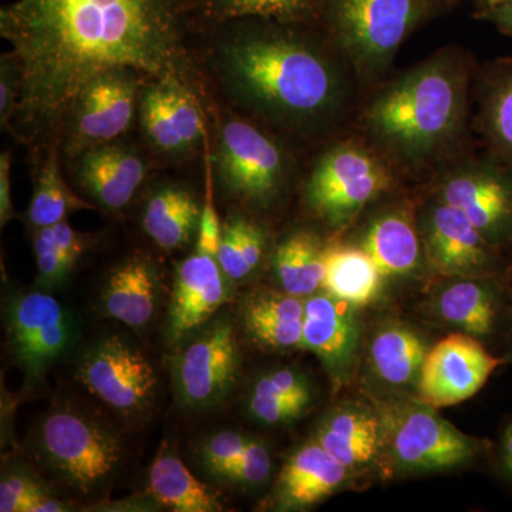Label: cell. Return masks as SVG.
<instances>
[{
    "mask_svg": "<svg viewBox=\"0 0 512 512\" xmlns=\"http://www.w3.org/2000/svg\"><path fill=\"white\" fill-rule=\"evenodd\" d=\"M384 276L359 245H335L325 249L323 289L339 301L360 308L375 301Z\"/></svg>",
    "mask_w": 512,
    "mask_h": 512,
    "instance_id": "obj_25",
    "label": "cell"
},
{
    "mask_svg": "<svg viewBox=\"0 0 512 512\" xmlns=\"http://www.w3.org/2000/svg\"><path fill=\"white\" fill-rule=\"evenodd\" d=\"M309 403L311 402H305V400L274 399V397L251 393L249 412L256 420L275 426V424L288 423V421L301 416Z\"/></svg>",
    "mask_w": 512,
    "mask_h": 512,
    "instance_id": "obj_40",
    "label": "cell"
},
{
    "mask_svg": "<svg viewBox=\"0 0 512 512\" xmlns=\"http://www.w3.org/2000/svg\"><path fill=\"white\" fill-rule=\"evenodd\" d=\"M252 393L274 399L305 400L311 402V387L308 380L293 369L274 370L259 377Z\"/></svg>",
    "mask_w": 512,
    "mask_h": 512,
    "instance_id": "obj_36",
    "label": "cell"
},
{
    "mask_svg": "<svg viewBox=\"0 0 512 512\" xmlns=\"http://www.w3.org/2000/svg\"><path fill=\"white\" fill-rule=\"evenodd\" d=\"M390 184L382 161L357 144H339L313 168L305 197L309 207L330 227L350 224Z\"/></svg>",
    "mask_w": 512,
    "mask_h": 512,
    "instance_id": "obj_6",
    "label": "cell"
},
{
    "mask_svg": "<svg viewBox=\"0 0 512 512\" xmlns=\"http://www.w3.org/2000/svg\"><path fill=\"white\" fill-rule=\"evenodd\" d=\"M426 12V0H329L330 35L359 76L372 79L392 63Z\"/></svg>",
    "mask_w": 512,
    "mask_h": 512,
    "instance_id": "obj_4",
    "label": "cell"
},
{
    "mask_svg": "<svg viewBox=\"0 0 512 512\" xmlns=\"http://www.w3.org/2000/svg\"><path fill=\"white\" fill-rule=\"evenodd\" d=\"M249 441L251 439L237 431H220L202 443V464L212 476L228 478L237 468Z\"/></svg>",
    "mask_w": 512,
    "mask_h": 512,
    "instance_id": "obj_34",
    "label": "cell"
},
{
    "mask_svg": "<svg viewBox=\"0 0 512 512\" xmlns=\"http://www.w3.org/2000/svg\"><path fill=\"white\" fill-rule=\"evenodd\" d=\"M484 120L495 144L512 157V73L495 80L488 90Z\"/></svg>",
    "mask_w": 512,
    "mask_h": 512,
    "instance_id": "obj_33",
    "label": "cell"
},
{
    "mask_svg": "<svg viewBox=\"0 0 512 512\" xmlns=\"http://www.w3.org/2000/svg\"><path fill=\"white\" fill-rule=\"evenodd\" d=\"M467 89L463 59L437 53L377 93L366 109L367 133L397 163L427 164L463 128Z\"/></svg>",
    "mask_w": 512,
    "mask_h": 512,
    "instance_id": "obj_3",
    "label": "cell"
},
{
    "mask_svg": "<svg viewBox=\"0 0 512 512\" xmlns=\"http://www.w3.org/2000/svg\"><path fill=\"white\" fill-rule=\"evenodd\" d=\"M487 2L490 3L491 6H497L505 2V0H487Z\"/></svg>",
    "mask_w": 512,
    "mask_h": 512,
    "instance_id": "obj_48",
    "label": "cell"
},
{
    "mask_svg": "<svg viewBox=\"0 0 512 512\" xmlns=\"http://www.w3.org/2000/svg\"><path fill=\"white\" fill-rule=\"evenodd\" d=\"M353 309L328 292L305 299L302 349L315 353L336 375L349 366L355 353L359 328Z\"/></svg>",
    "mask_w": 512,
    "mask_h": 512,
    "instance_id": "obj_20",
    "label": "cell"
},
{
    "mask_svg": "<svg viewBox=\"0 0 512 512\" xmlns=\"http://www.w3.org/2000/svg\"><path fill=\"white\" fill-rule=\"evenodd\" d=\"M239 350L224 320L205 329L171 362L175 392L184 406L208 409L224 399L237 380Z\"/></svg>",
    "mask_w": 512,
    "mask_h": 512,
    "instance_id": "obj_10",
    "label": "cell"
},
{
    "mask_svg": "<svg viewBox=\"0 0 512 512\" xmlns=\"http://www.w3.org/2000/svg\"><path fill=\"white\" fill-rule=\"evenodd\" d=\"M437 198L463 212L487 238L503 231L512 218V187L487 168L464 165L451 171Z\"/></svg>",
    "mask_w": 512,
    "mask_h": 512,
    "instance_id": "obj_16",
    "label": "cell"
},
{
    "mask_svg": "<svg viewBox=\"0 0 512 512\" xmlns=\"http://www.w3.org/2000/svg\"><path fill=\"white\" fill-rule=\"evenodd\" d=\"M289 23L239 29L221 47L222 82L239 103L298 133L333 123L349 100L343 64Z\"/></svg>",
    "mask_w": 512,
    "mask_h": 512,
    "instance_id": "obj_2",
    "label": "cell"
},
{
    "mask_svg": "<svg viewBox=\"0 0 512 512\" xmlns=\"http://www.w3.org/2000/svg\"><path fill=\"white\" fill-rule=\"evenodd\" d=\"M382 439V423L375 414L353 404L330 412L315 434L320 446L349 471L372 463Z\"/></svg>",
    "mask_w": 512,
    "mask_h": 512,
    "instance_id": "obj_21",
    "label": "cell"
},
{
    "mask_svg": "<svg viewBox=\"0 0 512 512\" xmlns=\"http://www.w3.org/2000/svg\"><path fill=\"white\" fill-rule=\"evenodd\" d=\"M53 239H55L57 248L60 249L64 259L73 266L77 264L84 251H86L87 242L79 232L74 231L66 221L59 222V224L52 225Z\"/></svg>",
    "mask_w": 512,
    "mask_h": 512,
    "instance_id": "obj_42",
    "label": "cell"
},
{
    "mask_svg": "<svg viewBox=\"0 0 512 512\" xmlns=\"http://www.w3.org/2000/svg\"><path fill=\"white\" fill-rule=\"evenodd\" d=\"M217 261L224 275L231 281H244L252 274L242 251L239 218H234L225 225L217 252Z\"/></svg>",
    "mask_w": 512,
    "mask_h": 512,
    "instance_id": "obj_37",
    "label": "cell"
},
{
    "mask_svg": "<svg viewBox=\"0 0 512 512\" xmlns=\"http://www.w3.org/2000/svg\"><path fill=\"white\" fill-rule=\"evenodd\" d=\"M140 111L147 137L164 153H184L204 137L200 99L183 89L151 83L141 99Z\"/></svg>",
    "mask_w": 512,
    "mask_h": 512,
    "instance_id": "obj_17",
    "label": "cell"
},
{
    "mask_svg": "<svg viewBox=\"0 0 512 512\" xmlns=\"http://www.w3.org/2000/svg\"><path fill=\"white\" fill-rule=\"evenodd\" d=\"M80 210H94V205L77 197L70 190L60 171L57 144H53L40 168L35 192L30 201V224L37 229L52 227L66 220L70 212Z\"/></svg>",
    "mask_w": 512,
    "mask_h": 512,
    "instance_id": "obj_30",
    "label": "cell"
},
{
    "mask_svg": "<svg viewBox=\"0 0 512 512\" xmlns=\"http://www.w3.org/2000/svg\"><path fill=\"white\" fill-rule=\"evenodd\" d=\"M141 77L119 70L103 74L84 90L64 128L67 154L80 156L126 133L134 119Z\"/></svg>",
    "mask_w": 512,
    "mask_h": 512,
    "instance_id": "obj_11",
    "label": "cell"
},
{
    "mask_svg": "<svg viewBox=\"0 0 512 512\" xmlns=\"http://www.w3.org/2000/svg\"><path fill=\"white\" fill-rule=\"evenodd\" d=\"M181 0H15L0 35L15 69L13 127L26 143L56 144L74 104L103 74L130 70L200 99L202 83Z\"/></svg>",
    "mask_w": 512,
    "mask_h": 512,
    "instance_id": "obj_1",
    "label": "cell"
},
{
    "mask_svg": "<svg viewBox=\"0 0 512 512\" xmlns=\"http://www.w3.org/2000/svg\"><path fill=\"white\" fill-rule=\"evenodd\" d=\"M158 288L157 268L150 259H127L111 271L104 286V312L130 328H143L156 313Z\"/></svg>",
    "mask_w": 512,
    "mask_h": 512,
    "instance_id": "obj_23",
    "label": "cell"
},
{
    "mask_svg": "<svg viewBox=\"0 0 512 512\" xmlns=\"http://www.w3.org/2000/svg\"><path fill=\"white\" fill-rule=\"evenodd\" d=\"M383 437L397 466L404 470H439L458 466L476 446L426 403H406L382 421Z\"/></svg>",
    "mask_w": 512,
    "mask_h": 512,
    "instance_id": "obj_7",
    "label": "cell"
},
{
    "mask_svg": "<svg viewBox=\"0 0 512 512\" xmlns=\"http://www.w3.org/2000/svg\"><path fill=\"white\" fill-rule=\"evenodd\" d=\"M437 312L471 336L490 335L497 315L493 295L476 281L448 285L437 299Z\"/></svg>",
    "mask_w": 512,
    "mask_h": 512,
    "instance_id": "obj_31",
    "label": "cell"
},
{
    "mask_svg": "<svg viewBox=\"0 0 512 512\" xmlns=\"http://www.w3.org/2000/svg\"><path fill=\"white\" fill-rule=\"evenodd\" d=\"M10 165L12 156L9 151H3L0 156V222L5 227L6 222L13 217L12 195H10Z\"/></svg>",
    "mask_w": 512,
    "mask_h": 512,
    "instance_id": "obj_44",
    "label": "cell"
},
{
    "mask_svg": "<svg viewBox=\"0 0 512 512\" xmlns=\"http://www.w3.org/2000/svg\"><path fill=\"white\" fill-rule=\"evenodd\" d=\"M426 356L420 336L402 325L380 329L370 345V362L376 375L396 387L419 382Z\"/></svg>",
    "mask_w": 512,
    "mask_h": 512,
    "instance_id": "obj_29",
    "label": "cell"
},
{
    "mask_svg": "<svg viewBox=\"0 0 512 512\" xmlns=\"http://www.w3.org/2000/svg\"><path fill=\"white\" fill-rule=\"evenodd\" d=\"M319 0H214L207 19L224 23L239 19L298 23L313 15Z\"/></svg>",
    "mask_w": 512,
    "mask_h": 512,
    "instance_id": "obj_32",
    "label": "cell"
},
{
    "mask_svg": "<svg viewBox=\"0 0 512 512\" xmlns=\"http://www.w3.org/2000/svg\"><path fill=\"white\" fill-rule=\"evenodd\" d=\"M349 470L330 456L318 441L299 447L282 467L274 500L281 510H303L336 493Z\"/></svg>",
    "mask_w": 512,
    "mask_h": 512,
    "instance_id": "obj_19",
    "label": "cell"
},
{
    "mask_svg": "<svg viewBox=\"0 0 512 512\" xmlns=\"http://www.w3.org/2000/svg\"><path fill=\"white\" fill-rule=\"evenodd\" d=\"M45 493L42 485L26 474H9L0 484V511L30 512L37 497Z\"/></svg>",
    "mask_w": 512,
    "mask_h": 512,
    "instance_id": "obj_38",
    "label": "cell"
},
{
    "mask_svg": "<svg viewBox=\"0 0 512 512\" xmlns=\"http://www.w3.org/2000/svg\"><path fill=\"white\" fill-rule=\"evenodd\" d=\"M357 245L373 259L384 278L412 274L420 264V235L406 210L397 208L377 215Z\"/></svg>",
    "mask_w": 512,
    "mask_h": 512,
    "instance_id": "obj_22",
    "label": "cell"
},
{
    "mask_svg": "<svg viewBox=\"0 0 512 512\" xmlns=\"http://www.w3.org/2000/svg\"><path fill=\"white\" fill-rule=\"evenodd\" d=\"M33 248H35L40 285L46 286V288L59 285L72 271V266L57 248L50 227L40 228L37 231Z\"/></svg>",
    "mask_w": 512,
    "mask_h": 512,
    "instance_id": "obj_35",
    "label": "cell"
},
{
    "mask_svg": "<svg viewBox=\"0 0 512 512\" xmlns=\"http://www.w3.org/2000/svg\"><path fill=\"white\" fill-rule=\"evenodd\" d=\"M493 8L494 18L497 19V22L512 33V0H505Z\"/></svg>",
    "mask_w": 512,
    "mask_h": 512,
    "instance_id": "obj_45",
    "label": "cell"
},
{
    "mask_svg": "<svg viewBox=\"0 0 512 512\" xmlns=\"http://www.w3.org/2000/svg\"><path fill=\"white\" fill-rule=\"evenodd\" d=\"M271 471L272 458L268 448L259 441L251 440L245 448L237 468L229 474L227 480L247 485V487H256L268 480Z\"/></svg>",
    "mask_w": 512,
    "mask_h": 512,
    "instance_id": "obj_39",
    "label": "cell"
},
{
    "mask_svg": "<svg viewBox=\"0 0 512 512\" xmlns=\"http://www.w3.org/2000/svg\"><path fill=\"white\" fill-rule=\"evenodd\" d=\"M423 232L431 264L441 274L474 275L490 262L488 238L463 212L439 198L424 215Z\"/></svg>",
    "mask_w": 512,
    "mask_h": 512,
    "instance_id": "obj_14",
    "label": "cell"
},
{
    "mask_svg": "<svg viewBox=\"0 0 512 512\" xmlns=\"http://www.w3.org/2000/svg\"><path fill=\"white\" fill-rule=\"evenodd\" d=\"M325 247L315 234L293 232L279 244L274 268L284 292L306 299L323 288Z\"/></svg>",
    "mask_w": 512,
    "mask_h": 512,
    "instance_id": "obj_28",
    "label": "cell"
},
{
    "mask_svg": "<svg viewBox=\"0 0 512 512\" xmlns=\"http://www.w3.org/2000/svg\"><path fill=\"white\" fill-rule=\"evenodd\" d=\"M80 382L101 402L120 413H143L154 399L157 375L140 350L111 336L84 355Z\"/></svg>",
    "mask_w": 512,
    "mask_h": 512,
    "instance_id": "obj_12",
    "label": "cell"
},
{
    "mask_svg": "<svg viewBox=\"0 0 512 512\" xmlns=\"http://www.w3.org/2000/svg\"><path fill=\"white\" fill-rule=\"evenodd\" d=\"M249 335L274 349L302 348L305 299L291 293H261L244 306Z\"/></svg>",
    "mask_w": 512,
    "mask_h": 512,
    "instance_id": "obj_24",
    "label": "cell"
},
{
    "mask_svg": "<svg viewBox=\"0 0 512 512\" xmlns=\"http://www.w3.org/2000/svg\"><path fill=\"white\" fill-rule=\"evenodd\" d=\"M217 165L225 187L241 200L266 204L284 184L288 161L281 147L244 120H229L221 130Z\"/></svg>",
    "mask_w": 512,
    "mask_h": 512,
    "instance_id": "obj_8",
    "label": "cell"
},
{
    "mask_svg": "<svg viewBox=\"0 0 512 512\" xmlns=\"http://www.w3.org/2000/svg\"><path fill=\"white\" fill-rule=\"evenodd\" d=\"M6 318L10 349L28 380L40 379L73 345L72 319L47 293L13 296Z\"/></svg>",
    "mask_w": 512,
    "mask_h": 512,
    "instance_id": "obj_9",
    "label": "cell"
},
{
    "mask_svg": "<svg viewBox=\"0 0 512 512\" xmlns=\"http://www.w3.org/2000/svg\"><path fill=\"white\" fill-rule=\"evenodd\" d=\"M36 444L46 466L83 494L106 483L123 458V447L113 431L73 409L47 414L37 429Z\"/></svg>",
    "mask_w": 512,
    "mask_h": 512,
    "instance_id": "obj_5",
    "label": "cell"
},
{
    "mask_svg": "<svg viewBox=\"0 0 512 512\" xmlns=\"http://www.w3.org/2000/svg\"><path fill=\"white\" fill-rule=\"evenodd\" d=\"M503 456L505 467H507L508 473L512 474V424L505 431Z\"/></svg>",
    "mask_w": 512,
    "mask_h": 512,
    "instance_id": "obj_47",
    "label": "cell"
},
{
    "mask_svg": "<svg viewBox=\"0 0 512 512\" xmlns=\"http://www.w3.org/2000/svg\"><path fill=\"white\" fill-rule=\"evenodd\" d=\"M16 99H18V82H16L15 69L8 57L3 56L2 79H0V117L2 127L9 126L15 113Z\"/></svg>",
    "mask_w": 512,
    "mask_h": 512,
    "instance_id": "obj_43",
    "label": "cell"
},
{
    "mask_svg": "<svg viewBox=\"0 0 512 512\" xmlns=\"http://www.w3.org/2000/svg\"><path fill=\"white\" fill-rule=\"evenodd\" d=\"M202 208L194 195L181 187H164L148 201L143 227L158 247L173 251L191 241L200 228Z\"/></svg>",
    "mask_w": 512,
    "mask_h": 512,
    "instance_id": "obj_26",
    "label": "cell"
},
{
    "mask_svg": "<svg viewBox=\"0 0 512 512\" xmlns=\"http://www.w3.org/2000/svg\"><path fill=\"white\" fill-rule=\"evenodd\" d=\"M214 0H181L184 8L188 10V13H197L201 18L207 19L208 12Z\"/></svg>",
    "mask_w": 512,
    "mask_h": 512,
    "instance_id": "obj_46",
    "label": "cell"
},
{
    "mask_svg": "<svg viewBox=\"0 0 512 512\" xmlns=\"http://www.w3.org/2000/svg\"><path fill=\"white\" fill-rule=\"evenodd\" d=\"M148 487L158 504L177 512L224 510L217 494L192 476L183 461L163 451L148 473Z\"/></svg>",
    "mask_w": 512,
    "mask_h": 512,
    "instance_id": "obj_27",
    "label": "cell"
},
{
    "mask_svg": "<svg viewBox=\"0 0 512 512\" xmlns=\"http://www.w3.org/2000/svg\"><path fill=\"white\" fill-rule=\"evenodd\" d=\"M500 365L501 360L490 355L473 336H448L427 353L417 382L419 400L434 409L464 402Z\"/></svg>",
    "mask_w": 512,
    "mask_h": 512,
    "instance_id": "obj_13",
    "label": "cell"
},
{
    "mask_svg": "<svg viewBox=\"0 0 512 512\" xmlns=\"http://www.w3.org/2000/svg\"><path fill=\"white\" fill-rule=\"evenodd\" d=\"M77 158L80 187L106 210L126 207L146 178V163L134 151L117 144L90 148Z\"/></svg>",
    "mask_w": 512,
    "mask_h": 512,
    "instance_id": "obj_18",
    "label": "cell"
},
{
    "mask_svg": "<svg viewBox=\"0 0 512 512\" xmlns=\"http://www.w3.org/2000/svg\"><path fill=\"white\" fill-rule=\"evenodd\" d=\"M217 258L198 251L175 271L167 335L177 343L201 328L227 299Z\"/></svg>",
    "mask_w": 512,
    "mask_h": 512,
    "instance_id": "obj_15",
    "label": "cell"
},
{
    "mask_svg": "<svg viewBox=\"0 0 512 512\" xmlns=\"http://www.w3.org/2000/svg\"><path fill=\"white\" fill-rule=\"evenodd\" d=\"M222 237L220 218L215 210L214 192L210 174L207 177V191H205V202L202 205L200 222V239H198V251L212 255L217 258L218 248Z\"/></svg>",
    "mask_w": 512,
    "mask_h": 512,
    "instance_id": "obj_41",
    "label": "cell"
}]
</instances>
